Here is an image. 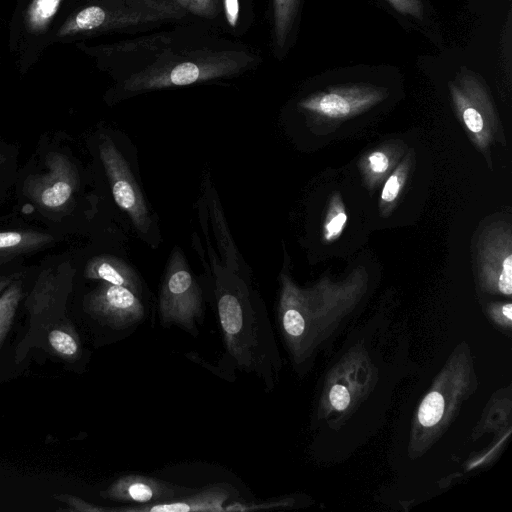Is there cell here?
Returning <instances> with one entry per match:
<instances>
[{
  "mask_svg": "<svg viewBox=\"0 0 512 512\" xmlns=\"http://www.w3.org/2000/svg\"><path fill=\"white\" fill-rule=\"evenodd\" d=\"M217 309L228 357L237 368L254 372L268 381L270 369L269 326L242 297L221 288Z\"/></svg>",
  "mask_w": 512,
  "mask_h": 512,
  "instance_id": "cell-1",
  "label": "cell"
},
{
  "mask_svg": "<svg viewBox=\"0 0 512 512\" xmlns=\"http://www.w3.org/2000/svg\"><path fill=\"white\" fill-rule=\"evenodd\" d=\"M252 62L253 57L244 51L196 53L179 61L155 63L132 74L123 87L128 92H140L190 85L234 75Z\"/></svg>",
  "mask_w": 512,
  "mask_h": 512,
  "instance_id": "cell-2",
  "label": "cell"
},
{
  "mask_svg": "<svg viewBox=\"0 0 512 512\" xmlns=\"http://www.w3.org/2000/svg\"><path fill=\"white\" fill-rule=\"evenodd\" d=\"M159 311L163 324H175L197 334V322L203 315L202 292L179 248L173 250L167 264Z\"/></svg>",
  "mask_w": 512,
  "mask_h": 512,
  "instance_id": "cell-3",
  "label": "cell"
},
{
  "mask_svg": "<svg viewBox=\"0 0 512 512\" xmlns=\"http://www.w3.org/2000/svg\"><path fill=\"white\" fill-rule=\"evenodd\" d=\"M99 155L116 204L127 213L139 233L146 234L151 227L149 210L128 162L107 136L100 141Z\"/></svg>",
  "mask_w": 512,
  "mask_h": 512,
  "instance_id": "cell-4",
  "label": "cell"
},
{
  "mask_svg": "<svg viewBox=\"0 0 512 512\" xmlns=\"http://www.w3.org/2000/svg\"><path fill=\"white\" fill-rule=\"evenodd\" d=\"M45 166V173L26 178L24 193L42 210L62 211L78 187L77 169L66 155L56 151L46 155Z\"/></svg>",
  "mask_w": 512,
  "mask_h": 512,
  "instance_id": "cell-5",
  "label": "cell"
},
{
  "mask_svg": "<svg viewBox=\"0 0 512 512\" xmlns=\"http://www.w3.org/2000/svg\"><path fill=\"white\" fill-rule=\"evenodd\" d=\"M86 309L114 328H124L140 321L144 306L130 289L102 282L85 299Z\"/></svg>",
  "mask_w": 512,
  "mask_h": 512,
  "instance_id": "cell-6",
  "label": "cell"
},
{
  "mask_svg": "<svg viewBox=\"0 0 512 512\" xmlns=\"http://www.w3.org/2000/svg\"><path fill=\"white\" fill-rule=\"evenodd\" d=\"M179 491H193V489L177 488L152 477L126 475L112 483L102 492V496L134 505H145L175 499Z\"/></svg>",
  "mask_w": 512,
  "mask_h": 512,
  "instance_id": "cell-7",
  "label": "cell"
},
{
  "mask_svg": "<svg viewBox=\"0 0 512 512\" xmlns=\"http://www.w3.org/2000/svg\"><path fill=\"white\" fill-rule=\"evenodd\" d=\"M378 89L352 85L312 96L302 106L329 117H344L351 112L372 104L380 98Z\"/></svg>",
  "mask_w": 512,
  "mask_h": 512,
  "instance_id": "cell-8",
  "label": "cell"
},
{
  "mask_svg": "<svg viewBox=\"0 0 512 512\" xmlns=\"http://www.w3.org/2000/svg\"><path fill=\"white\" fill-rule=\"evenodd\" d=\"M231 495L225 485H212L193 495L145 505H135L112 511L125 512H225L224 505Z\"/></svg>",
  "mask_w": 512,
  "mask_h": 512,
  "instance_id": "cell-9",
  "label": "cell"
},
{
  "mask_svg": "<svg viewBox=\"0 0 512 512\" xmlns=\"http://www.w3.org/2000/svg\"><path fill=\"white\" fill-rule=\"evenodd\" d=\"M85 277L101 280L130 289L136 295L141 294V282L138 275L123 260L111 255H99L91 258L84 271Z\"/></svg>",
  "mask_w": 512,
  "mask_h": 512,
  "instance_id": "cell-10",
  "label": "cell"
},
{
  "mask_svg": "<svg viewBox=\"0 0 512 512\" xmlns=\"http://www.w3.org/2000/svg\"><path fill=\"white\" fill-rule=\"evenodd\" d=\"M54 241L51 234L36 230H12L0 232V265L22 255L38 251Z\"/></svg>",
  "mask_w": 512,
  "mask_h": 512,
  "instance_id": "cell-11",
  "label": "cell"
},
{
  "mask_svg": "<svg viewBox=\"0 0 512 512\" xmlns=\"http://www.w3.org/2000/svg\"><path fill=\"white\" fill-rule=\"evenodd\" d=\"M300 0H273V40L282 49L292 30Z\"/></svg>",
  "mask_w": 512,
  "mask_h": 512,
  "instance_id": "cell-12",
  "label": "cell"
},
{
  "mask_svg": "<svg viewBox=\"0 0 512 512\" xmlns=\"http://www.w3.org/2000/svg\"><path fill=\"white\" fill-rule=\"evenodd\" d=\"M22 297L20 281L14 280L0 295V341L6 334Z\"/></svg>",
  "mask_w": 512,
  "mask_h": 512,
  "instance_id": "cell-13",
  "label": "cell"
},
{
  "mask_svg": "<svg viewBox=\"0 0 512 512\" xmlns=\"http://www.w3.org/2000/svg\"><path fill=\"white\" fill-rule=\"evenodd\" d=\"M57 276L51 269L44 270L38 278L30 297V305L35 309L46 306L56 289Z\"/></svg>",
  "mask_w": 512,
  "mask_h": 512,
  "instance_id": "cell-14",
  "label": "cell"
},
{
  "mask_svg": "<svg viewBox=\"0 0 512 512\" xmlns=\"http://www.w3.org/2000/svg\"><path fill=\"white\" fill-rule=\"evenodd\" d=\"M444 412V398L438 392L429 393L422 401L418 419L424 427H432L437 424Z\"/></svg>",
  "mask_w": 512,
  "mask_h": 512,
  "instance_id": "cell-15",
  "label": "cell"
},
{
  "mask_svg": "<svg viewBox=\"0 0 512 512\" xmlns=\"http://www.w3.org/2000/svg\"><path fill=\"white\" fill-rule=\"evenodd\" d=\"M61 0H34L29 11L28 20L34 29L46 26L58 10Z\"/></svg>",
  "mask_w": 512,
  "mask_h": 512,
  "instance_id": "cell-16",
  "label": "cell"
},
{
  "mask_svg": "<svg viewBox=\"0 0 512 512\" xmlns=\"http://www.w3.org/2000/svg\"><path fill=\"white\" fill-rule=\"evenodd\" d=\"M104 10L102 6L92 5L77 13L74 19V30L91 31L102 28Z\"/></svg>",
  "mask_w": 512,
  "mask_h": 512,
  "instance_id": "cell-17",
  "label": "cell"
},
{
  "mask_svg": "<svg viewBox=\"0 0 512 512\" xmlns=\"http://www.w3.org/2000/svg\"><path fill=\"white\" fill-rule=\"evenodd\" d=\"M48 339L52 348L62 356L73 357L78 353V342L67 332L58 329L52 330Z\"/></svg>",
  "mask_w": 512,
  "mask_h": 512,
  "instance_id": "cell-18",
  "label": "cell"
},
{
  "mask_svg": "<svg viewBox=\"0 0 512 512\" xmlns=\"http://www.w3.org/2000/svg\"><path fill=\"white\" fill-rule=\"evenodd\" d=\"M196 16L214 18L219 13V0H171Z\"/></svg>",
  "mask_w": 512,
  "mask_h": 512,
  "instance_id": "cell-19",
  "label": "cell"
},
{
  "mask_svg": "<svg viewBox=\"0 0 512 512\" xmlns=\"http://www.w3.org/2000/svg\"><path fill=\"white\" fill-rule=\"evenodd\" d=\"M213 204L215 206L212 211L214 214L213 220L217 228V237L219 239V243L221 244L222 251L225 254L226 258L230 259L231 261H234L236 257L235 247L233 245L231 238L229 237V233L225 229L226 225L224 222V218L222 217L221 210H219V206L214 202Z\"/></svg>",
  "mask_w": 512,
  "mask_h": 512,
  "instance_id": "cell-20",
  "label": "cell"
},
{
  "mask_svg": "<svg viewBox=\"0 0 512 512\" xmlns=\"http://www.w3.org/2000/svg\"><path fill=\"white\" fill-rule=\"evenodd\" d=\"M396 11L417 20L424 17V6L421 0H386Z\"/></svg>",
  "mask_w": 512,
  "mask_h": 512,
  "instance_id": "cell-21",
  "label": "cell"
},
{
  "mask_svg": "<svg viewBox=\"0 0 512 512\" xmlns=\"http://www.w3.org/2000/svg\"><path fill=\"white\" fill-rule=\"evenodd\" d=\"M329 399L335 409L342 411L345 410L350 403V394L346 387L337 384L331 388Z\"/></svg>",
  "mask_w": 512,
  "mask_h": 512,
  "instance_id": "cell-22",
  "label": "cell"
},
{
  "mask_svg": "<svg viewBox=\"0 0 512 512\" xmlns=\"http://www.w3.org/2000/svg\"><path fill=\"white\" fill-rule=\"evenodd\" d=\"M499 290L506 294L511 295L512 292V256L509 254L504 259L502 264V272L498 279Z\"/></svg>",
  "mask_w": 512,
  "mask_h": 512,
  "instance_id": "cell-23",
  "label": "cell"
},
{
  "mask_svg": "<svg viewBox=\"0 0 512 512\" xmlns=\"http://www.w3.org/2000/svg\"><path fill=\"white\" fill-rule=\"evenodd\" d=\"M223 8L227 23L235 28L239 19V1L238 0H222Z\"/></svg>",
  "mask_w": 512,
  "mask_h": 512,
  "instance_id": "cell-24",
  "label": "cell"
},
{
  "mask_svg": "<svg viewBox=\"0 0 512 512\" xmlns=\"http://www.w3.org/2000/svg\"><path fill=\"white\" fill-rule=\"evenodd\" d=\"M400 184L396 175L391 176L384 185L382 199L390 202L394 200L399 192Z\"/></svg>",
  "mask_w": 512,
  "mask_h": 512,
  "instance_id": "cell-25",
  "label": "cell"
},
{
  "mask_svg": "<svg viewBox=\"0 0 512 512\" xmlns=\"http://www.w3.org/2000/svg\"><path fill=\"white\" fill-rule=\"evenodd\" d=\"M370 167L376 173H382L388 168V159L385 154L375 152L369 157Z\"/></svg>",
  "mask_w": 512,
  "mask_h": 512,
  "instance_id": "cell-26",
  "label": "cell"
},
{
  "mask_svg": "<svg viewBox=\"0 0 512 512\" xmlns=\"http://www.w3.org/2000/svg\"><path fill=\"white\" fill-rule=\"evenodd\" d=\"M346 222V215L342 212L338 213L327 225V233L329 237L338 235Z\"/></svg>",
  "mask_w": 512,
  "mask_h": 512,
  "instance_id": "cell-27",
  "label": "cell"
},
{
  "mask_svg": "<svg viewBox=\"0 0 512 512\" xmlns=\"http://www.w3.org/2000/svg\"><path fill=\"white\" fill-rule=\"evenodd\" d=\"M66 500L70 506L74 507L73 508L74 510H78V511L79 510L80 511H107L108 510V511H110V509L93 506V505L88 504L78 498H75V497H68Z\"/></svg>",
  "mask_w": 512,
  "mask_h": 512,
  "instance_id": "cell-28",
  "label": "cell"
},
{
  "mask_svg": "<svg viewBox=\"0 0 512 512\" xmlns=\"http://www.w3.org/2000/svg\"><path fill=\"white\" fill-rule=\"evenodd\" d=\"M15 278V275L0 276V293L5 290Z\"/></svg>",
  "mask_w": 512,
  "mask_h": 512,
  "instance_id": "cell-29",
  "label": "cell"
},
{
  "mask_svg": "<svg viewBox=\"0 0 512 512\" xmlns=\"http://www.w3.org/2000/svg\"><path fill=\"white\" fill-rule=\"evenodd\" d=\"M503 315L510 321L512 319V305L506 304L502 308Z\"/></svg>",
  "mask_w": 512,
  "mask_h": 512,
  "instance_id": "cell-30",
  "label": "cell"
},
{
  "mask_svg": "<svg viewBox=\"0 0 512 512\" xmlns=\"http://www.w3.org/2000/svg\"><path fill=\"white\" fill-rule=\"evenodd\" d=\"M5 161L4 155L0 153V165Z\"/></svg>",
  "mask_w": 512,
  "mask_h": 512,
  "instance_id": "cell-31",
  "label": "cell"
}]
</instances>
